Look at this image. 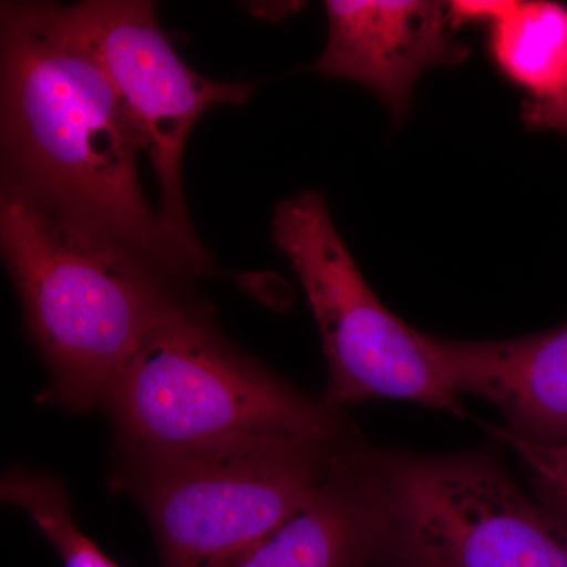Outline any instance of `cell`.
Returning a JSON list of instances; mask_svg holds the SVG:
<instances>
[{"label": "cell", "mask_w": 567, "mask_h": 567, "mask_svg": "<svg viewBox=\"0 0 567 567\" xmlns=\"http://www.w3.org/2000/svg\"><path fill=\"white\" fill-rule=\"evenodd\" d=\"M271 237L286 254L312 309L328 364L323 401L336 410L374 399L465 415L425 334L394 316L358 270L327 200L306 189L276 205Z\"/></svg>", "instance_id": "6"}, {"label": "cell", "mask_w": 567, "mask_h": 567, "mask_svg": "<svg viewBox=\"0 0 567 567\" xmlns=\"http://www.w3.org/2000/svg\"><path fill=\"white\" fill-rule=\"evenodd\" d=\"M103 410L123 453H171L246 436L346 434L339 410L309 398L221 334L182 298L142 339Z\"/></svg>", "instance_id": "3"}, {"label": "cell", "mask_w": 567, "mask_h": 567, "mask_svg": "<svg viewBox=\"0 0 567 567\" xmlns=\"http://www.w3.org/2000/svg\"><path fill=\"white\" fill-rule=\"evenodd\" d=\"M382 554L402 567H567V525L486 453L371 450Z\"/></svg>", "instance_id": "5"}, {"label": "cell", "mask_w": 567, "mask_h": 567, "mask_svg": "<svg viewBox=\"0 0 567 567\" xmlns=\"http://www.w3.org/2000/svg\"><path fill=\"white\" fill-rule=\"evenodd\" d=\"M349 443L246 436L125 454L123 486L151 522L163 567H224L292 516Z\"/></svg>", "instance_id": "4"}, {"label": "cell", "mask_w": 567, "mask_h": 567, "mask_svg": "<svg viewBox=\"0 0 567 567\" xmlns=\"http://www.w3.org/2000/svg\"><path fill=\"white\" fill-rule=\"evenodd\" d=\"M492 432L516 450L532 473L540 503L567 525V440L535 443L507 435L499 427Z\"/></svg>", "instance_id": "13"}, {"label": "cell", "mask_w": 567, "mask_h": 567, "mask_svg": "<svg viewBox=\"0 0 567 567\" xmlns=\"http://www.w3.org/2000/svg\"><path fill=\"white\" fill-rule=\"evenodd\" d=\"M66 13L95 51L140 133L158 182L164 229L210 271V252L197 240L186 210L183 151L205 111L218 104L244 106L256 84L208 80L186 65L159 25L155 3L147 0H89L66 6Z\"/></svg>", "instance_id": "7"}, {"label": "cell", "mask_w": 567, "mask_h": 567, "mask_svg": "<svg viewBox=\"0 0 567 567\" xmlns=\"http://www.w3.org/2000/svg\"><path fill=\"white\" fill-rule=\"evenodd\" d=\"M524 121L533 128L555 130L567 136V84L550 99H529L524 106Z\"/></svg>", "instance_id": "14"}, {"label": "cell", "mask_w": 567, "mask_h": 567, "mask_svg": "<svg viewBox=\"0 0 567 567\" xmlns=\"http://www.w3.org/2000/svg\"><path fill=\"white\" fill-rule=\"evenodd\" d=\"M425 342L447 388L494 404L505 416V434L535 443L567 440V322L503 341L425 334Z\"/></svg>", "instance_id": "9"}, {"label": "cell", "mask_w": 567, "mask_h": 567, "mask_svg": "<svg viewBox=\"0 0 567 567\" xmlns=\"http://www.w3.org/2000/svg\"><path fill=\"white\" fill-rule=\"evenodd\" d=\"M511 3L513 0H456L446 3L447 20L453 29L473 22H486L491 25L506 13Z\"/></svg>", "instance_id": "15"}, {"label": "cell", "mask_w": 567, "mask_h": 567, "mask_svg": "<svg viewBox=\"0 0 567 567\" xmlns=\"http://www.w3.org/2000/svg\"><path fill=\"white\" fill-rule=\"evenodd\" d=\"M328 41L312 70L374 91L395 122L429 66L464 61L446 3L434 0H328Z\"/></svg>", "instance_id": "8"}, {"label": "cell", "mask_w": 567, "mask_h": 567, "mask_svg": "<svg viewBox=\"0 0 567 567\" xmlns=\"http://www.w3.org/2000/svg\"><path fill=\"white\" fill-rule=\"evenodd\" d=\"M0 246L51 399L74 412L103 409L142 339L182 300L173 279L118 238L9 185Z\"/></svg>", "instance_id": "2"}, {"label": "cell", "mask_w": 567, "mask_h": 567, "mask_svg": "<svg viewBox=\"0 0 567 567\" xmlns=\"http://www.w3.org/2000/svg\"><path fill=\"white\" fill-rule=\"evenodd\" d=\"M0 496L32 518L63 567H121L78 527L69 492L58 477L14 466L0 481Z\"/></svg>", "instance_id": "12"}, {"label": "cell", "mask_w": 567, "mask_h": 567, "mask_svg": "<svg viewBox=\"0 0 567 567\" xmlns=\"http://www.w3.org/2000/svg\"><path fill=\"white\" fill-rule=\"evenodd\" d=\"M491 28L488 50L532 100L550 99L567 84V9L561 3L517 2Z\"/></svg>", "instance_id": "11"}, {"label": "cell", "mask_w": 567, "mask_h": 567, "mask_svg": "<svg viewBox=\"0 0 567 567\" xmlns=\"http://www.w3.org/2000/svg\"><path fill=\"white\" fill-rule=\"evenodd\" d=\"M383 550L371 447L350 442L303 505L224 567H364Z\"/></svg>", "instance_id": "10"}, {"label": "cell", "mask_w": 567, "mask_h": 567, "mask_svg": "<svg viewBox=\"0 0 567 567\" xmlns=\"http://www.w3.org/2000/svg\"><path fill=\"white\" fill-rule=\"evenodd\" d=\"M0 20L2 185L118 238L174 282L208 274L145 200L140 133L66 6L7 2Z\"/></svg>", "instance_id": "1"}]
</instances>
